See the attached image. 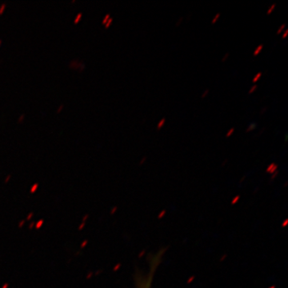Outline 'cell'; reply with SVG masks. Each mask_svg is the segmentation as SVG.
Wrapping results in <instances>:
<instances>
[{
	"label": "cell",
	"instance_id": "6",
	"mask_svg": "<svg viewBox=\"0 0 288 288\" xmlns=\"http://www.w3.org/2000/svg\"><path fill=\"white\" fill-rule=\"evenodd\" d=\"M257 88H258V85H257V84H254V85H253L251 87H250V90H249V91H248L249 95H251V94L254 93V91H255L256 90H257Z\"/></svg>",
	"mask_w": 288,
	"mask_h": 288
},
{
	"label": "cell",
	"instance_id": "9",
	"mask_svg": "<svg viewBox=\"0 0 288 288\" xmlns=\"http://www.w3.org/2000/svg\"><path fill=\"white\" fill-rule=\"evenodd\" d=\"M285 27H286V24H285V23H283V24L281 25L280 27H279V28L278 29V30H277V34H280L281 33H282V31L284 30Z\"/></svg>",
	"mask_w": 288,
	"mask_h": 288
},
{
	"label": "cell",
	"instance_id": "16",
	"mask_svg": "<svg viewBox=\"0 0 288 288\" xmlns=\"http://www.w3.org/2000/svg\"><path fill=\"white\" fill-rule=\"evenodd\" d=\"M230 56V53L229 52H227V53L225 55H224L223 57V59H222V62L223 63H224V62H226V61H227V59H228V57H229Z\"/></svg>",
	"mask_w": 288,
	"mask_h": 288
},
{
	"label": "cell",
	"instance_id": "21",
	"mask_svg": "<svg viewBox=\"0 0 288 288\" xmlns=\"http://www.w3.org/2000/svg\"><path fill=\"white\" fill-rule=\"evenodd\" d=\"M63 107H64V104H62V105H61V106H59V108H58V110H57V111H58V112H59V111H60V110H62V109H63Z\"/></svg>",
	"mask_w": 288,
	"mask_h": 288
},
{
	"label": "cell",
	"instance_id": "13",
	"mask_svg": "<svg viewBox=\"0 0 288 288\" xmlns=\"http://www.w3.org/2000/svg\"><path fill=\"white\" fill-rule=\"evenodd\" d=\"M112 22H113V18L110 17V19H108V21L106 22V24H105V28H108V27H110V24H111V23H112Z\"/></svg>",
	"mask_w": 288,
	"mask_h": 288
},
{
	"label": "cell",
	"instance_id": "2",
	"mask_svg": "<svg viewBox=\"0 0 288 288\" xmlns=\"http://www.w3.org/2000/svg\"><path fill=\"white\" fill-rule=\"evenodd\" d=\"M257 127H258V124H257V123H251L250 124V125H249L248 127H247V128L246 129V133H249V132H250V131H254V130L255 129V128Z\"/></svg>",
	"mask_w": 288,
	"mask_h": 288
},
{
	"label": "cell",
	"instance_id": "4",
	"mask_svg": "<svg viewBox=\"0 0 288 288\" xmlns=\"http://www.w3.org/2000/svg\"><path fill=\"white\" fill-rule=\"evenodd\" d=\"M166 123V118H163L162 119H160V121L159 122L157 125V130L159 131V130H161L163 128V127L165 125Z\"/></svg>",
	"mask_w": 288,
	"mask_h": 288
},
{
	"label": "cell",
	"instance_id": "23",
	"mask_svg": "<svg viewBox=\"0 0 288 288\" xmlns=\"http://www.w3.org/2000/svg\"><path fill=\"white\" fill-rule=\"evenodd\" d=\"M1 43H2V39H0V45H1Z\"/></svg>",
	"mask_w": 288,
	"mask_h": 288
},
{
	"label": "cell",
	"instance_id": "22",
	"mask_svg": "<svg viewBox=\"0 0 288 288\" xmlns=\"http://www.w3.org/2000/svg\"><path fill=\"white\" fill-rule=\"evenodd\" d=\"M287 137H288V135H287V134H286V138H285V142H287Z\"/></svg>",
	"mask_w": 288,
	"mask_h": 288
},
{
	"label": "cell",
	"instance_id": "1",
	"mask_svg": "<svg viewBox=\"0 0 288 288\" xmlns=\"http://www.w3.org/2000/svg\"><path fill=\"white\" fill-rule=\"evenodd\" d=\"M155 263L156 262L154 261L153 267L151 268L150 272L148 273V275L142 276L139 279V281H138L137 288H151L152 279H153L154 273H155Z\"/></svg>",
	"mask_w": 288,
	"mask_h": 288
},
{
	"label": "cell",
	"instance_id": "18",
	"mask_svg": "<svg viewBox=\"0 0 288 288\" xmlns=\"http://www.w3.org/2000/svg\"><path fill=\"white\" fill-rule=\"evenodd\" d=\"M267 110V106H265V107H263V108H262V110H261V111H260V115H263L264 113H265V111L266 110Z\"/></svg>",
	"mask_w": 288,
	"mask_h": 288
},
{
	"label": "cell",
	"instance_id": "17",
	"mask_svg": "<svg viewBox=\"0 0 288 288\" xmlns=\"http://www.w3.org/2000/svg\"><path fill=\"white\" fill-rule=\"evenodd\" d=\"M182 20H183V18H182V17H181V18H180V19H178V22H177V23H176V24H175V26H176V27H178V26H179V25L181 24V23H182Z\"/></svg>",
	"mask_w": 288,
	"mask_h": 288
},
{
	"label": "cell",
	"instance_id": "19",
	"mask_svg": "<svg viewBox=\"0 0 288 288\" xmlns=\"http://www.w3.org/2000/svg\"><path fill=\"white\" fill-rule=\"evenodd\" d=\"M287 34H288V30H286L284 31V33H283V34L282 35V38H286V37L287 36Z\"/></svg>",
	"mask_w": 288,
	"mask_h": 288
},
{
	"label": "cell",
	"instance_id": "5",
	"mask_svg": "<svg viewBox=\"0 0 288 288\" xmlns=\"http://www.w3.org/2000/svg\"><path fill=\"white\" fill-rule=\"evenodd\" d=\"M262 75H263V73H262V72H258V73L254 76V78H253V80H252L253 83H256L260 79Z\"/></svg>",
	"mask_w": 288,
	"mask_h": 288
},
{
	"label": "cell",
	"instance_id": "10",
	"mask_svg": "<svg viewBox=\"0 0 288 288\" xmlns=\"http://www.w3.org/2000/svg\"><path fill=\"white\" fill-rule=\"evenodd\" d=\"M234 132H235V128H234V127H232V128H231V129H230L229 131H227V135H226V138H229V137H231V135H233Z\"/></svg>",
	"mask_w": 288,
	"mask_h": 288
},
{
	"label": "cell",
	"instance_id": "15",
	"mask_svg": "<svg viewBox=\"0 0 288 288\" xmlns=\"http://www.w3.org/2000/svg\"><path fill=\"white\" fill-rule=\"evenodd\" d=\"M209 91H209V89L205 90V91L203 92V94H202V95H201L202 99H204V98H206V97H207V95L209 94Z\"/></svg>",
	"mask_w": 288,
	"mask_h": 288
},
{
	"label": "cell",
	"instance_id": "8",
	"mask_svg": "<svg viewBox=\"0 0 288 288\" xmlns=\"http://www.w3.org/2000/svg\"><path fill=\"white\" fill-rule=\"evenodd\" d=\"M275 7H276V3L272 4V5H271V6L270 7L269 9H268V11H267V15H271V14L272 13V12H273L274 10L275 9Z\"/></svg>",
	"mask_w": 288,
	"mask_h": 288
},
{
	"label": "cell",
	"instance_id": "14",
	"mask_svg": "<svg viewBox=\"0 0 288 288\" xmlns=\"http://www.w3.org/2000/svg\"><path fill=\"white\" fill-rule=\"evenodd\" d=\"M6 6H7L6 3H2V5L0 6V15L2 14V12L4 11V10H5V8H6Z\"/></svg>",
	"mask_w": 288,
	"mask_h": 288
},
{
	"label": "cell",
	"instance_id": "20",
	"mask_svg": "<svg viewBox=\"0 0 288 288\" xmlns=\"http://www.w3.org/2000/svg\"><path fill=\"white\" fill-rule=\"evenodd\" d=\"M24 118H25V114H22L21 115H20V117L19 118V121L23 122V120L24 119Z\"/></svg>",
	"mask_w": 288,
	"mask_h": 288
},
{
	"label": "cell",
	"instance_id": "11",
	"mask_svg": "<svg viewBox=\"0 0 288 288\" xmlns=\"http://www.w3.org/2000/svg\"><path fill=\"white\" fill-rule=\"evenodd\" d=\"M110 14H106V15H105V17L103 18V19H102V24H106V23L108 21V19H110Z\"/></svg>",
	"mask_w": 288,
	"mask_h": 288
},
{
	"label": "cell",
	"instance_id": "12",
	"mask_svg": "<svg viewBox=\"0 0 288 288\" xmlns=\"http://www.w3.org/2000/svg\"><path fill=\"white\" fill-rule=\"evenodd\" d=\"M82 16H83V14H82L81 12H80V13H79L78 15H76V16H75V18H74V23H78V22L79 21V19H81V17H82Z\"/></svg>",
	"mask_w": 288,
	"mask_h": 288
},
{
	"label": "cell",
	"instance_id": "3",
	"mask_svg": "<svg viewBox=\"0 0 288 288\" xmlns=\"http://www.w3.org/2000/svg\"><path fill=\"white\" fill-rule=\"evenodd\" d=\"M263 44H259V45L258 47L255 48V50L254 51L253 55H254V56H257V55H259L260 54V52L263 51Z\"/></svg>",
	"mask_w": 288,
	"mask_h": 288
},
{
	"label": "cell",
	"instance_id": "7",
	"mask_svg": "<svg viewBox=\"0 0 288 288\" xmlns=\"http://www.w3.org/2000/svg\"><path fill=\"white\" fill-rule=\"evenodd\" d=\"M220 15H220V13H217L215 15H214V17L213 18V19L211 20V23H212V24H215V23L218 22V19L220 18Z\"/></svg>",
	"mask_w": 288,
	"mask_h": 288
}]
</instances>
